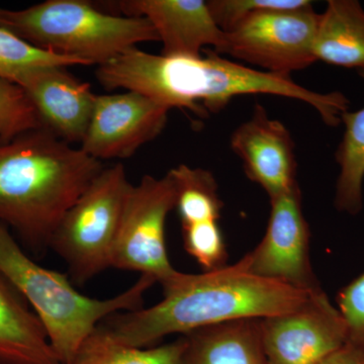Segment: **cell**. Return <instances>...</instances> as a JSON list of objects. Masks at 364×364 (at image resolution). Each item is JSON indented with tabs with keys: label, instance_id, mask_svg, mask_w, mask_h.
<instances>
[{
	"label": "cell",
	"instance_id": "obj_1",
	"mask_svg": "<svg viewBox=\"0 0 364 364\" xmlns=\"http://www.w3.org/2000/svg\"><path fill=\"white\" fill-rule=\"evenodd\" d=\"M200 57L164 56L132 48L98 66L95 77L105 90L142 93L164 105L200 117L221 112L232 98L246 95H272L311 105L327 126L337 127L349 109L343 93L306 90L287 76L255 70L232 62L214 50Z\"/></svg>",
	"mask_w": 364,
	"mask_h": 364
},
{
	"label": "cell",
	"instance_id": "obj_2",
	"mask_svg": "<svg viewBox=\"0 0 364 364\" xmlns=\"http://www.w3.org/2000/svg\"><path fill=\"white\" fill-rule=\"evenodd\" d=\"M162 287L164 298L156 305L107 318L114 338L147 348L167 335L186 336L212 326L293 312L321 289L305 291L258 277L249 269L245 256L200 274L178 272Z\"/></svg>",
	"mask_w": 364,
	"mask_h": 364
},
{
	"label": "cell",
	"instance_id": "obj_3",
	"mask_svg": "<svg viewBox=\"0 0 364 364\" xmlns=\"http://www.w3.org/2000/svg\"><path fill=\"white\" fill-rule=\"evenodd\" d=\"M100 160L37 129L0 144V222L35 253L102 171Z\"/></svg>",
	"mask_w": 364,
	"mask_h": 364
},
{
	"label": "cell",
	"instance_id": "obj_4",
	"mask_svg": "<svg viewBox=\"0 0 364 364\" xmlns=\"http://www.w3.org/2000/svg\"><path fill=\"white\" fill-rule=\"evenodd\" d=\"M0 273L32 306L63 364L70 363L102 321L143 308L144 294L156 280L141 275L133 286L112 299L79 293L67 275L47 269L26 255L11 230L0 222Z\"/></svg>",
	"mask_w": 364,
	"mask_h": 364
},
{
	"label": "cell",
	"instance_id": "obj_5",
	"mask_svg": "<svg viewBox=\"0 0 364 364\" xmlns=\"http://www.w3.org/2000/svg\"><path fill=\"white\" fill-rule=\"evenodd\" d=\"M0 28L85 66L104 65L141 43L159 41L147 18L105 13L85 0H47L20 11L0 7Z\"/></svg>",
	"mask_w": 364,
	"mask_h": 364
},
{
	"label": "cell",
	"instance_id": "obj_6",
	"mask_svg": "<svg viewBox=\"0 0 364 364\" xmlns=\"http://www.w3.org/2000/svg\"><path fill=\"white\" fill-rule=\"evenodd\" d=\"M132 186L123 164L105 167L60 222L50 248L65 261L76 284H85L112 267L114 242Z\"/></svg>",
	"mask_w": 364,
	"mask_h": 364
},
{
	"label": "cell",
	"instance_id": "obj_7",
	"mask_svg": "<svg viewBox=\"0 0 364 364\" xmlns=\"http://www.w3.org/2000/svg\"><path fill=\"white\" fill-rule=\"evenodd\" d=\"M176 205L170 172L161 178L142 177L124 203L112 253V267L149 275L161 286L176 277L165 244V225Z\"/></svg>",
	"mask_w": 364,
	"mask_h": 364
},
{
	"label": "cell",
	"instance_id": "obj_8",
	"mask_svg": "<svg viewBox=\"0 0 364 364\" xmlns=\"http://www.w3.org/2000/svg\"><path fill=\"white\" fill-rule=\"evenodd\" d=\"M320 14L313 6L301 9L258 11L225 33L218 54H227L260 67L262 71L291 77L313 63L314 42Z\"/></svg>",
	"mask_w": 364,
	"mask_h": 364
},
{
	"label": "cell",
	"instance_id": "obj_9",
	"mask_svg": "<svg viewBox=\"0 0 364 364\" xmlns=\"http://www.w3.org/2000/svg\"><path fill=\"white\" fill-rule=\"evenodd\" d=\"M260 325L267 364H316L347 342L343 318L322 289L301 308Z\"/></svg>",
	"mask_w": 364,
	"mask_h": 364
},
{
	"label": "cell",
	"instance_id": "obj_10",
	"mask_svg": "<svg viewBox=\"0 0 364 364\" xmlns=\"http://www.w3.org/2000/svg\"><path fill=\"white\" fill-rule=\"evenodd\" d=\"M170 109L136 91L97 95L80 149L95 159H127L157 138Z\"/></svg>",
	"mask_w": 364,
	"mask_h": 364
},
{
	"label": "cell",
	"instance_id": "obj_11",
	"mask_svg": "<svg viewBox=\"0 0 364 364\" xmlns=\"http://www.w3.org/2000/svg\"><path fill=\"white\" fill-rule=\"evenodd\" d=\"M272 212L262 241L245 255L254 274L296 289H320L309 257V227L299 186L270 200Z\"/></svg>",
	"mask_w": 364,
	"mask_h": 364
},
{
	"label": "cell",
	"instance_id": "obj_12",
	"mask_svg": "<svg viewBox=\"0 0 364 364\" xmlns=\"http://www.w3.org/2000/svg\"><path fill=\"white\" fill-rule=\"evenodd\" d=\"M68 67H33L21 72L13 82L32 100L43 126L70 144L82 143L90 126L97 95L90 83L68 71Z\"/></svg>",
	"mask_w": 364,
	"mask_h": 364
},
{
	"label": "cell",
	"instance_id": "obj_13",
	"mask_svg": "<svg viewBox=\"0 0 364 364\" xmlns=\"http://www.w3.org/2000/svg\"><path fill=\"white\" fill-rule=\"evenodd\" d=\"M231 148L240 158L246 176L267 191L270 200L298 186L291 133L268 116L262 105H256L251 119L235 130Z\"/></svg>",
	"mask_w": 364,
	"mask_h": 364
},
{
	"label": "cell",
	"instance_id": "obj_14",
	"mask_svg": "<svg viewBox=\"0 0 364 364\" xmlns=\"http://www.w3.org/2000/svg\"><path fill=\"white\" fill-rule=\"evenodd\" d=\"M105 6L124 16L145 18L156 30L164 56L200 57L203 47L219 53L225 33L203 0H122Z\"/></svg>",
	"mask_w": 364,
	"mask_h": 364
},
{
	"label": "cell",
	"instance_id": "obj_15",
	"mask_svg": "<svg viewBox=\"0 0 364 364\" xmlns=\"http://www.w3.org/2000/svg\"><path fill=\"white\" fill-rule=\"evenodd\" d=\"M0 364H63L40 318L1 273Z\"/></svg>",
	"mask_w": 364,
	"mask_h": 364
},
{
	"label": "cell",
	"instance_id": "obj_16",
	"mask_svg": "<svg viewBox=\"0 0 364 364\" xmlns=\"http://www.w3.org/2000/svg\"><path fill=\"white\" fill-rule=\"evenodd\" d=\"M181 364H267L260 320H241L186 335Z\"/></svg>",
	"mask_w": 364,
	"mask_h": 364
},
{
	"label": "cell",
	"instance_id": "obj_17",
	"mask_svg": "<svg viewBox=\"0 0 364 364\" xmlns=\"http://www.w3.org/2000/svg\"><path fill=\"white\" fill-rule=\"evenodd\" d=\"M314 55L316 61L364 69V7L358 0H329L320 14Z\"/></svg>",
	"mask_w": 364,
	"mask_h": 364
},
{
	"label": "cell",
	"instance_id": "obj_18",
	"mask_svg": "<svg viewBox=\"0 0 364 364\" xmlns=\"http://www.w3.org/2000/svg\"><path fill=\"white\" fill-rule=\"evenodd\" d=\"M358 74L364 80V69L358 70ZM341 123L345 131L335 154L340 169L335 207L340 212L355 215L363 207L364 107L356 112H345Z\"/></svg>",
	"mask_w": 364,
	"mask_h": 364
},
{
	"label": "cell",
	"instance_id": "obj_19",
	"mask_svg": "<svg viewBox=\"0 0 364 364\" xmlns=\"http://www.w3.org/2000/svg\"><path fill=\"white\" fill-rule=\"evenodd\" d=\"M186 347V336L157 347L128 346L100 324L67 364H181Z\"/></svg>",
	"mask_w": 364,
	"mask_h": 364
},
{
	"label": "cell",
	"instance_id": "obj_20",
	"mask_svg": "<svg viewBox=\"0 0 364 364\" xmlns=\"http://www.w3.org/2000/svg\"><path fill=\"white\" fill-rule=\"evenodd\" d=\"M169 172L176 182V208L182 230L219 224L223 203L212 172L184 164Z\"/></svg>",
	"mask_w": 364,
	"mask_h": 364
},
{
	"label": "cell",
	"instance_id": "obj_21",
	"mask_svg": "<svg viewBox=\"0 0 364 364\" xmlns=\"http://www.w3.org/2000/svg\"><path fill=\"white\" fill-rule=\"evenodd\" d=\"M44 128L32 100L20 85L0 77V144Z\"/></svg>",
	"mask_w": 364,
	"mask_h": 364
},
{
	"label": "cell",
	"instance_id": "obj_22",
	"mask_svg": "<svg viewBox=\"0 0 364 364\" xmlns=\"http://www.w3.org/2000/svg\"><path fill=\"white\" fill-rule=\"evenodd\" d=\"M82 65L78 60L38 49L0 28V77L13 81L21 72L33 67Z\"/></svg>",
	"mask_w": 364,
	"mask_h": 364
},
{
	"label": "cell",
	"instance_id": "obj_23",
	"mask_svg": "<svg viewBox=\"0 0 364 364\" xmlns=\"http://www.w3.org/2000/svg\"><path fill=\"white\" fill-rule=\"evenodd\" d=\"M207 4L213 18L223 32L232 30L244 18L258 11L312 6V2L309 0H212L207 1Z\"/></svg>",
	"mask_w": 364,
	"mask_h": 364
},
{
	"label": "cell",
	"instance_id": "obj_24",
	"mask_svg": "<svg viewBox=\"0 0 364 364\" xmlns=\"http://www.w3.org/2000/svg\"><path fill=\"white\" fill-rule=\"evenodd\" d=\"M338 311L347 329V342L364 350V272L340 291Z\"/></svg>",
	"mask_w": 364,
	"mask_h": 364
},
{
	"label": "cell",
	"instance_id": "obj_25",
	"mask_svg": "<svg viewBox=\"0 0 364 364\" xmlns=\"http://www.w3.org/2000/svg\"><path fill=\"white\" fill-rule=\"evenodd\" d=\"M316 364H364V350L346 342Z\"/></svg>",
	"mask_w": 364,
	"mask_h": 364
}]
</instances>
